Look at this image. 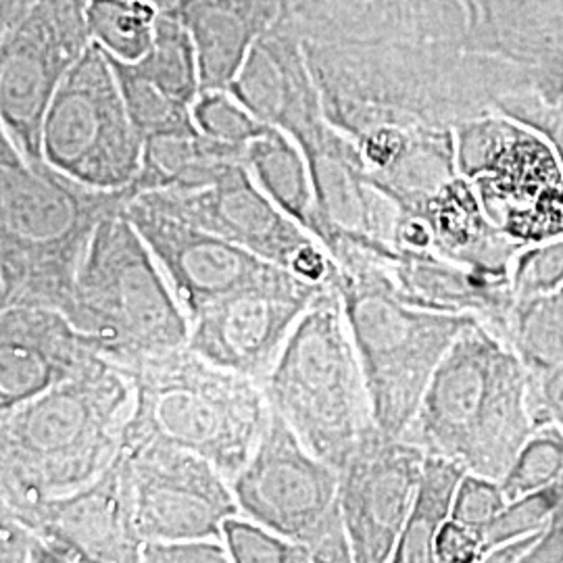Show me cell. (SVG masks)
<instances>
[{"mask_svg":"<svg viewBox=\"0 0 563 563\" xmlns=\"http://www.w3.org/2000/svg\"><path fill=\"white\" fill-rule=\"evenodd\" d=\"M123 455L144 543L222 541L225 520L241 516L232 484L201 455L157 443L123 446Z\"/></svg>","mask_w":563,"mask_h":563,"instance_id":"obj_12","label":"cell"},{"mask_svg":"<svg viewBox=\"0 0 563 563\" xmlns=\"http://www.w3.org/2000/svg\"><path fill=\"white\" fill-rule=\"evenodd\" d=\"M192 120L202 136L244 148L265 125L230 90H202L192 104Z\"/></svg>","mask_w":563,"mask_h":563,"instance_id":"obj_25","label":"cell"},{"mask_svg":"<svg viewBox=\"0 0 563 563\" xmlns=\"http://www.w3.org/2000/svg\"><path fill=\"white\" fill-rule=\"evenodd\" d=\"M125 216L148 244L188 320L246 292H301L330 286L305 280L234 242L163 213L141 197L125 202Z\"/></svg>","mask_w":563,"mask_h":563,"instance_id":"obj_10","label":"cell"},{"mask_svg":"<svg viewBox=\"0 0 563 563\" xmlns=\"http://www.w3.org/2000/svg\"><path fill=\"white\" fill-rule=\"evenodd\" d=\"M121 369L134 386L123 446L184 449L213 463L232 483L269 418L263 384L222 369L188 346Z\"/></svg>","mask_w":563,"mask_h":563,"instance_id":"obj_3","label":"cell"},{"mask_svg":"<svg viewBox=\"0 0 563 563\" xmlns=\"http://www.w3.org/2000/svg\"><path fill=\"white\" fill-rule=\"evenodd\" d=\"M0 509L36 530L57 563L142 562L144 541L123 451L97 481L78 490L25 504L0 501Z\"/></svg>","mask_w":563,"mask_h":563,"instance_id":"obj_13","label":"cell"},{"mask_svg":"<svg viewBox=\"0 0 563 563\" xmlns=\"http://www.w3.org/2000/svg\"><path fill=\"white\" fill-rule=\"evenodd\" d=\"M132 199L27 159L0 130V309L65 311L102 220Z\"/></svg>","mask_w":563,"mask_h":563,"instance_id":"obj_2","label":"cell"},{"mask_svg":"<svg viewBox=\"0 0 563 563\" xmlns=\"http://www.w3.org/2000/svg\"><path fill=\"white\" fill-rule=\"evenodd\" d=\"M99 357L57 309H0V413L78 376Z\"/></svg>","mask_w":563,"mask_h":563,"instance_id":"obj_17","label":"cell"},{"mask_svg":"<svg viewBox=\"0 0 563 563\" xmlns=\"http://www.w3.org/2000/svg\"><path fill=\"white\" fill-rule=\"evenodd\" d=\"M230 484L241 516L302 544L311 563L355 562L339 470L311 453L272 407L260 443Z\"/></svg>","mask_w":563,"mask_h":563,"instance_id":"obj_7","label":"cell"},{"mask_svg":"<svg viewBox=\"0 0 563 563\" xmlns=\"http://www.w3.org/2000/svg\"><path fill=\"white\" fill-rule=\"evenodd\" d=\"M111 65L118 74L130 118L139 128L144 141L163 136H186L199 132L192 120V107L176 101L174 97L163 92L157 84L144 78L132 63L111 59Z\"/></svg>","mask_w":563,"mask_h":563,"instance_id":"obj_24","label":"cell"},{"mask_svg":"<svg viewBox=\"0 0 563 563\" xmlns=\"http://www.w3.org/2000/svg\"><path fill=\"white\" fill-rule=\"evenodd\" d=\"M263 390L302 444L334 467L378 428L336 284L305 309Z\"/></svg>","mask_w":563,"mask_h":563,"instance_id":"obj_5","label":"cell"},{"mask_svg":"<svg viewBox=\"0 0 563 563\" xmlns=\"http://www.w3.org/2000/svg\"><path fill=\"white\" fill-rule=\"evenodd\" d=\"M323 288L328 286L301 292H246L216 302L190 320L186 346L222 369L263 384L305 309Z\"/></svg>","mask_w":563,"mask_h":563,"instance_id":"obj_16","label":"cell"},{"mask_svg":"<svg viewBox=\"0 0 563 563\" xmlns=\"http://www.w3.org/2000/svg\"><path fill=\"white\" fill-rule=\"evenodd\" d=\"M462 472L455 462L430 455L423 462L422 476L413 497L401 539L393 553L395 562H432L434 541L451 511L453 495Z\"/></svg>","mask_w":563,"mask_h":563,"instance_id":"obj_21","label":"cell"},{"mask_svg":"<svg viewBox=\"0 0 563 563\" xmlns=\"http://www.w3.org/2000/svg\"><path fill=\"white\" fill-rule=\"evenodd\" d=\"M81 0H9L2 9L0 130L27 159L42 157V125L60 81L90 44Z\"/></svg>","mask_w":563,"mask_h":563,"instance_id":"obj_9","label":"cell"},{"mask_svg":"<svg viewBox=\"0 0 563 563\" xmlns=\"http://www.w3.org/2000/svg\"><path fill=\"white\" fill-rule=\"evenodd\" d=\"M202 90H230L263 34L262 27L222 0H195L186 13Z\"/></svg>","mask_w":563,"mask_h":563,"instance_id":"obj_20","label":"cell"},{"mask_svg":"<svg viewBox=\"0 0 563 563\" xmlns=\"http://www.w3.org/2000/svg\"><path fill=\"white\" fill-rule=\"evenodd\" d=\"M144 144L111 59L90 42L46 111L44 162L84 186L118 192L141 176Z\"/></svg>","mask_w":563,"mask_h":563,"instance_id":"obj_8","label":"cell"},{"mask_svg":"<svg viewBox=\"0 0 563 563\" xmlns=\"http://www.w3.org/2000/svg\"><path fill=\"white\" fill-rule=\"evenodd\" d=\"M376 428L339 470V501L355 562L388 560L401 539L422 476V451Z\"/></svg>","mask_w":563,"mask_h":563,"instance_id":"obj_14","label":"cell"},{"mask_svg":"<svg viewBox=\"0 0 563 563\" xmlns=\"http://www.w3.org/2000/svg\"><path fill=\"white\" fill-rule=\"evenodd\" d=\"M130 376L104 357L0 413V501L59 497L97 481L123 451Z\"/></svg>","mask_w":563,"mask_h":563,"instance_id":"obj_1","label":"cell"},{"mask_svg":"<svg viewBox=\"0 0 563 563\" xmlns=\"http://www.w3.org/2000/svg\"><path fill=\"white\" fill-rule=\"evenodd\" d=\"M139 197L163 213L234 242L305 280L339 282L341 269L322 242L263 192L246 165H239L222 180L202 188L157 190Z\"/></svg>","mask_w":563,"mask_h":563,"instance_id":"obj_11","label":"cell"},{"mask_svg":"<svg viewBox=\"0 0 563 563\" xmlns=\"http://www.w3.org/2000/svg\"><path fill=\"white\" fill-rule=\"evenodd\" d=\"M244 163L263 192L320 241L316 190L301 146L267 123L262 134L244 146Z\"/></svg>","mask_w":563,"mask_h":563,"instance_id":"obj_19","label":"cell"},{"mask_svg":"<svg viewBox=\"0 0 563 563\" xmlns=\"http://www.w3.org/2000/svg\"><path fill=\"white\" fill-rule=\"evenodd\" d=\"M144 2L153 4L162 15L184 20L186 13H188V9H190V4H192L195 0H144Z\"/></svg>","mask_w":563,"mask_h":563,"instance_id":"obj_30","label":"cell"},{"mask_svg":"<svg viewBox=\"0 0 563 563\" xmlns=\"http://www.w3.org/2000/svg\"><path fill=\"white\" fill-rule=\"evenodd\" d=\"M0 562L57 563V555L36 530L0 509Z\"/></svg>","mask_w":563,"mask_h":563,"instance_id":"obj_27","label":"cell"},{"mask_svg":"<svg viewBox=\"0 0 563 563\" xmlns=\"http://www.w3.org/2000/svg\"><path fill=\"white\" fill-rule=\"evenodd\" d=\"M144 78L176 101L192 107L201 95V71L192 34L180 18L162 15L151 51L132 63Z\"/></svg>","mask_w":563,"mask_h":563,"instance_id":"obj_23","label":"cell"},{"mask_svg":"<svg viewBox=\"0 0 563 563\" xmlns=\"http://www.w3.org/2000/svg\"><path fill=\"white\" fill-rule=\"evenodd\" d=\"M244 163V148L197 134L151 139L144 144L141 176L132 197L157 190H195L222 180Z\"/></svg>","mask_w":563,"mask_h":563,"instance_id":"obj_18","label":"cell"},{"mask_svg":"<svg viewBox=\"0 0 563 563\" xmlns=\"http://www.w3.org/2000/svg\"><path fill=\"white\" fill-rule=\"evenodd\" d=\"M478 551V539L463 523L446 522L437 541H434V558L439 562H470Z\"/></svg>","mask_w":563,"mask_h":563,"instance_id":"obj_29","label":"cell"},{"mask_svg":"<svg viewBox=\"0 0 563 563\" xmlns=\"http://www.w3.org/2000/svg\"><path fill=\"white\" fill-rule=\"evenodd\" d=\"M222 541L234 563H311V555L302 544L244 516L225 520Z\"/></svg>","mask_w":563,"mask_h":563,"instance_id":"obj_26","label":"cell"},{"mask_svg":"<svg viewBox=\"0 0 563 563\" xmlns=\"http://www.w3.org/2000/svg\"><path fill=\"white\" fill-rule=\"evenodd\" d=\"M336 286L362 360L374 420L386 434L399 437L413 422L460 323L405 309L372 263L341 269Z\"/></svg>","mask_w":563,"mask_h":563,"instance_id":"obj_6","label":"cell"},{"mask_svg":"<svg viewBox=\"0 0 563 563\" xmlns=\"http://www.w3.org/2000/svg\"><path fill=\"white\" fill-rule=\"evenodd\" d=\"M63 316L120 367L186 346L190 334V320L125 205L99 225Z\"/></svg>","mask_w":563,"mask_h":563,"instance_id":"obj_4","label":"cell"},{"mask_svg":"<svg viewBox=\"0 0 563 563\" xmlns=\"http://www.w3.org/2000/svg\"><path fill=\"white\" fill-rule=\"evenodd\" d=\"M90 41L111 59L139 63L151 51L162 13L144 0H86Z\"/></svg>","mask_w":563,"mask_h":563,"instance_id":"obj_22","label":"cell"},{"mask_svg":"<svg viewBox=\"0 0 563 563\" xmlns=\"http://www.w3.org/2000/svg\"><path fill=\"white\" fill-rule=\"evenodd\" d=\"M144 563H228L230 553L222 541L213 539H180L151 541L142 547Z\"/></svg>","mask_w":563,"mask_h":563,"instance_id":"obj_28","label":"cell"},{"mask_svg":"<svg viewBox=\"0 0 563 563\" xmlns=\"http://www.w3.org/2000/svg\"><path fill=\"white\" fill-rule=\"evenodd\" d=\"M462 51L520 71L547 102L563 97V0H465Z\"/></svg>","mask_w":563,"mask_h":563,"instance_id":"obj_15","label":"cell"}]
</instances>
